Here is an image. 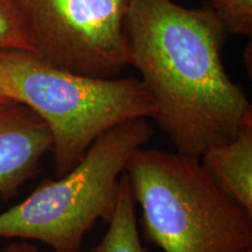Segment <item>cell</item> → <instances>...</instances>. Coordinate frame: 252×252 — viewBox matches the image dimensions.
<instances>
[{
	"label": "cell",
	"instance_id": "cell-1",
	"mask_svg": "<svg viewBox=\"0 0 252 252\" xmlns=\"http://www.w3.org/2000/svg\"><path fill=\"white\" fill-rule=\"evenodd\" d=\"M124 26L130 64L152 94L154 119L175 152L200 159L234 139L252 118V108L223 67L226 33L212 9L130 0Z\"/></svg>",
	"mask_w": 252,
	"mask_h": 252
},
{
	"label": "cell",
	"instance_id": "cell-2",
	"mask_svg": "<svg viewBox=\"0 0 252 252\" xmlns=\"http://www.w3.org/2000/svg\"><path fill=\"white\" fill-rule=\"evenodd\" d=\"M125 174L147 243L163 252H252V213L217 187L198 158L141 147Z\"/></svg>",
	"mask_w": 252,
	"mask_h": 252
},
{
	"label": "cell",
	"instance_id": "cell-3",
	"mask_svg": "<svg viewBox=\"0 0 252 252\" xmlns=\"http://www.w3.org/2000/svg\"><path fill=\"white\" fill-rule=\"evenodd\" d=\"M0 65L13 99L48 126L58 178L72 171L105 132L133 119L156 118V102L141 80L75 74L31 52L0 53Z\"/></svg>",
	"mask_w": 252,
	"mask_h": 252
},
{
	"label": "cell",
	"instance_id": "cell-4",
	"mask_svg": "<svg viewBox=\"0 0 252 252\" xmlns=\"http://www.w3.org/2000/svg\"><path fill=\"white\" fill-rule=\"evenodd\" d=\"M152 135L144 118L105 132L68 174L46 179L23 202L0 213V238L36 241L54 252H80L96 223L111 220L122 175Z\"/></svg>",
	"mask_w": 252,
	"mask_h": 252
},
{
	"label": "cell",
	"instance_id": "cell-5",
	"mask_svg": "<svg viewBox=\"0 0 252 252\" xmlns=\"http://www.w3.org/2000/svg\"><path fill=\"white\" fill-rule=\"evenodd\" d=\"M130 0H15L33 54L70 72L117 77L130 65L125 14Z\"/></svg>",
	"mask_w": 252,
	"mask_h": 252
},
{
	"label": "cell",
	"instance_id": "cell-6",
	"mask_svg": "<svg viewBox=\"0 0 252 252\" xmlns=\"http://www.w3.org/2000/svg\"><path fill=\"white\" fill-rule=\"evenodd\" d=\"M52 147L48 126L35 111L17 100L0 104V196L14 197Z\"/></svg>",
	"mask_w": 252,
	"mask_h": 252
},
{
	"label": "cell",
	"instance_id": "cell-7",
	"mask_svg": "<svg viewBox=\"0 0 252 252\" xmlns=\"http://www.w3.org/2000/svg\"><path fill=\"white\" fill-rule=\"evenodd\" d=\"M200 160L217 187L252 213V118L234 139L210 147Z\"/></svg>",
	"mask_w": 252,
	"mask_h": 252
},
{
	"label": "cell",
	"instance_id": "cell-8",
	"mask_svg": "<svg viewBox=\"0 0 252 252\" xmlns=\"http://www.w3.org/2000/svg\"><path fill=\"white\" fill-rule=\"evenodd\" d=\"M91 252H147L141 242L135 217V202L125 172L122 175L117 207L108 230Z\"/></svg>",
	"mask_w": 252,
	"mask_h": 252
},
{
	"label": "cell",
	"instance_id": "cell-9",
	"mask_svg": "<svg viewBox=\"0 0 252 252\" xmlns=\"http://www.w3.org/2000/svg\"><path fill=\"white\" fill-rule=\"evenodd\" d=\"M31 52L33 42L15 0H0V53Z\"/></svg>",
	"mask_w": 252,
	"mask_h": 252
},
{
	"label": "cell",
	"instance_id": "cell-10",
	"mask_svg": "<svg viewBox=\"0 0 252 252\" xmlns=\"http://www.w3.org/2000/svg\"><path fill=\"white\" fill-rule=\"evenodd\" d=\"M208 7L226 34L252 35V0H209Z\"/></svg>",
	"mask_w": 252,
	"mask_h": 252
},
{
	"label": "cell",
	"instance_id": "cell-11",
	"mask_svg": "<svg viewBox=\"0 0 252 252\" xmlns=\"http://www.w3.org/2000/svg\"><path fill=\"white\" fill-rule=\"evenodd\" d=\"M9 100H14L13 94H12L11 86H9L4 69L0 65V104L9 102Z\"/></svg>",
	"mask_w": 252,
	"mask_h": 252
},
{
	"label": "cell",
	"instance_id": "cell-12",
	"mask_svg": "<svg viewBox=\"0 0 252 252\" xmlns=\"http://www.w3.org/2000/svg\"><path fill=\"white\" fill-rule=\"evenodd\" d=\"M2 252H41L37 247L30 243L28 241L21 242H13V243L8 244Z\"/></svg>",
	"mask_w": 252,
	"mask_h": 252
}]
</instances>
